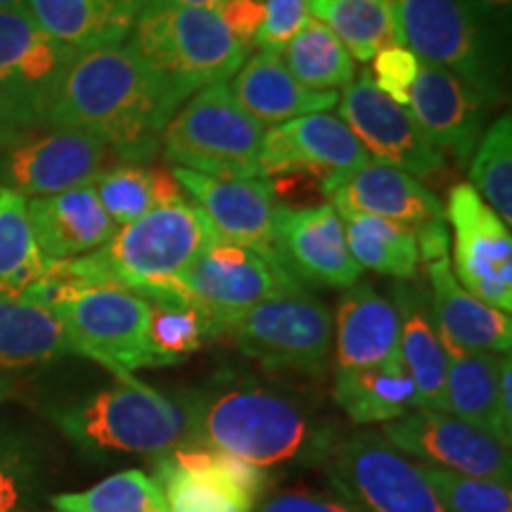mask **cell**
Returning <instances> with one entry per match:
<instances>
[{
  "label": "cell",
  "instance_id": "50",
  "mask_svg": "<svg viewBox=\"0 0 512 512\" xmlns=\"http://www.w3.org/2000/svg\"><path fill=\"white\" fill-rule=\"evenodd\" d=\"M117 8L124 12V15H128L131 19H136L140 12H143L145 8H150L152 3H157V0H112Z\"/></svg>",
  "mask_w": 512,
  "mask_h": 512
},
{
  "label": "cell",
  "instance_id": "45",
  "mask_svg": "<svg viewBox=\"0 0 512 512\" xmlns=\"http://www.w3.org/2000/svg\"><path fill=\"white\" fill-rule=\"evenodd\" d=\"M27 458L10 437H0V512L15 508L27 479Z\"/></svg>",
  "mask_w": 512,
  "mask_h": 512
},
{
  "label": "cell",
  "instance_id": "7",
  "mask_svg": "<svg viewBox=\"0 0 512 512\" xmlns=\"http://www.w3.org/2000/svg\"><path fill=\"white\" fill-rule=\"evenodd\" d=\"M266 128L238 105L228 83L202 88L169 119L164 155L181 169L221 181L264 178L259 147Z\"/></svg>",
  "mask_w": 512,
  "mask_h": 512
},
{
  "label": "cell",
  "instance_id": "21",
  "mask_svg": "<svg viewBox=\"0 0 512 512\" xmlns=\"http://www.w3.org/2000/svg\"><path fill=\"white\" fill-rule=\"evenodd\" d=\"M408 105L441 155L448 152L458 164L470 162L484 133V117L489 110V102L482 95L446 69L420 60Z\"/></svg>",
  "mask_w": 512,
  "mask_h": 512
},
{
  "label": "cell",
  "instance_id": "20",
  "mask_svg": "<svg viewBox=\"0 0 512 512\" xmlns=\"http://www.w3.org/2000/svg\"><path fill=\"white\" fill-rule=\"evenodd\" d=\"M323 192L330 202H342L363 214L380 216L413 230L444 221V204L418 178L394 166L370 159L354 171L323 178Z\"/></svg>",
  "mask_w": 512,
  "mask_h": 512
},
{
  "label": "cell",
  "instance_id": "22",
  "mask_svg": "<svg viewBox=\"0 0 512 512\" xmlns=\"http://www.w3.org/2000/svg\"><path fill=\"white\" fill-rule=\"evenodd\" d=\"M427 275L432 283V320L441 347L446 354H510L512 347V320L494 306L479 302L463 290L451 271V259L427 264Z\"/></svg>",
  "mask_w": 512,
  "mask_h": 512
},
{
  "label": "cell",
  "instance_id": "8",
  "mask_svg": "<svg viewBox=\"0 0 512 512\" xmlns=\"http://www.w3.org/2000/svg\"><path fill=\"white\" fill-rule=\"evenodd\" d=\"M302 290V280L275 256L216 240L192 261L164 299H178L207 313L211 339H219L223 328L252 306Z\"/></svg>",
  "mask_w": 512,
  "mask_h": 512
},
{
  "label": "cell",
  "instance_id": "27",
  "mask_svg": "<svg viewBox=\"0 0 512 512\" xmlns=\"http://www.w3.org/2000/svg\"><path fill=\"white\" fill-rule=\"evenodd\" d=\"M332 396L356 425L392 422L420 408L415 384L399 354L377 366L337 368Z\"/></svg>",
  "mask_w": 512,
  "mask_h": 512
},
{
  "label": "cell",
  "instance_id": "11",
  "mask_svg": "<svg viewBox=\"0 0 512 512\" xmlns=\"http://www.w3.org/2000/svg\"><path fill=\"white\" fill-rule=\"evenodd\" d=\"M339 494L370 512H444L420 465L377 432H356L330 453Z\"/></svg>",
  "mask_w": 512,
  "mask_h": 512
},
{
  "label": "cell",
  "instance_id": "19",
  "mask_svg": "<svg viewBox=\"0 0 512 512\" xmlns=\"http://www.w3.org/2000/svg\"><path fill=\"white\" fill-rule=\"evenodd\" d=\"M174 178L188 192L195 207L202 209L219 240L275 256V211L273 185L266 178L221 181L176 166Z\"/></svg>",
  "mask_w": 512,
  "mask_h": 512
},
{
  "label": "cell",
  "instance_id": "9",
  "mask_svg": "<svg viewBox=\"0 0 512 512\" xmlns=\"http://www.w3.org/2000/svg\"><path fill=\"white\" fill-rule=\"evenodd\" d=\"M221 337L271 370L318 373L330 361L335 320L328 306L302 290L252 306L228 323Z\"/></svg>",
  "mask_w": 512,
  "mask_h": 512
},
{
  "label": "cell",
  "instance_id": "3",
  "mask_svg": "<svg viewBox=\"0 0 512 512\" xmlns=\"http://www.w3.org/2000/svg\"><path fill=\"white\" fill-rule=\"evenodd\" d=\"M216 240L219 235L200 207L192 202L164 204L117 228L95 252L48 264V271L74 292L112 287L145 299H164L192 261Z\"/></svg>",
  "mask_w": 512,
  "mask_h": 512
},
{
  "label": "cell",
  "instance_id": "18",
  "mask_svg": "<svg viewBox=\"0 0 512 512\" xmlns=\"http://www.w3.org/2000/svg\"><path fill=\"white\" fill-rule=\"evenodd\" d=\"M370 159L373 157L349 131V126L328 112L306 114V117L271 126L259 147L261 176L306 171V174L328 178L332 174L354 171Z\"/></svg>",
  "mask_w": 512,
  "mask_h": 512
},
{
  "label": "cell",
  "instance_id": "43",
  "mask_svg": "<svg viewBox=\"0 0 512 512\" xmlns=\"http://www.w3.org/2000/svg\"><path fill=\"white\" fill-rule=\"evenodd\" d=\"M420 60L411 50L403 46H394L382 50L373 57V69H370V79H373L375 88L392 98L396 105L408 107L411 100V88L415 76H418Z\"/></svg>",
  "mask_w": 512,
  "mask_h": 512
},
{
  "label": "cell",
  "instance_id": "35",
  "mask_svg": "<svg viewBox=\"0 0 512 512\" xmlns=\"http://www.w3.org/2000/svg\"><path fill=\"white\" fill-rule=\"evenodd\" d=\"M470 185L496 211L505 226L512 223V119L498 117L482 133L470 157Z\"/></svg>",
  "mask_w": 512,
  "mask_h": 512
},
{
  "label": "cell",
  "instance_id": "26",
  "mask_svg": "<svg viewBox=\"0 0 512 512\" xmlns=\"http://www.w3.org/2000/svg\"><path fill=\"white\" fill-rule=\"evenodd\" d=\"M396 313H399V354L403 368L411 375L418 392L420 408L444 411V384L448 356L437 335L432 309L420 287L396 290Z\"/></svg>",
  "mask_w": 512,
  "mask_h": 512
},
{
  "label": "cell",
  "instance_id": "30",
  "mask_svg": "<svg viewBox=\"0 0 512 512\" xmlns=\"http://www.w3.org/2000/svg\"><path fill=\"white\" fill-rule=\"evenodd\" d=\"M72 354L60 318L24 297H0V370L41 366Z\"/></svg>",
  "mask_w": 512,
  "mask_h": 512
},
{
  "label": "cell",
  "instance_id": "34",
  "mask_svg": "<svg viewBox=\"0 0 512 512\" xmlns=\"http://www.w3.org/2000/svg\"><path fill=\"white\" fill-rule=\"evenodd\" d=\"M31 230L27 200L12 190H0V297H22L46 273Z\"/></svg>",
  "mask_w": 512,
  "mask_h": 512
},
{
  "label": "cell",
  "instance_id": "2",
  "mask_svg": "<svg viewBox=\"0 0 512 512\" xmlns=\"http://www.w3.org/2000/svg\"><path fill=\"white\" fill-rule=\"evenodd\" d=\"M190 444L238 456L256 467L320 463L335 434L309 408L261 384H228L181 399Z\"/></svg>",
  "mask_w": 512,
  "mask_h": 512
},
{
  "label": "cell",
  "instance_id": "40",
  "mask_svg": "<svg viewBox=\"0 0 512 512\" xmlns=\"http://www.w3.org/2000/svg\"><path fill=\"white\" fill-rule=\"evenodd\" d=\"M91 185L117 228L128 226L147 211L157 209L152 169H145L143 164L114 166V169L102 171Z\"/></svg>",
  "mask_w": 512,
  "mask_h": 512
},
{
  "label": "cell",
  "instance_id": "42",
  "mask_svg": "<svg viewBox=\"0 0 512 512\" xmlns=\"http://www.w3.org/2000/svg\"><path fill=\"white\" fill-rule=\"evenodd\" d=\"M311 17V0H264V24L256 34L254 46L264 53L283 55L287 43L297 36Z\"/></svg>",
  "mask_w": 512,
  "mask_h": 512
},
{
  "label": "cell",
  "instance_id": "14",
  "mask_svg": "<svg viewBox=\"0 0 512 512\" xmlns=\"http://www.w3.org/2000/svg\"><path fill=\"white\" fill-rule=\"evenodd\" d=\"M380 434L408 456H418L458 475L510 486V446L470 422L453 418L451 413L415 408L387 422Z\"/></svg>",
  "mask_w": 512,
  "mask_h": 512
},
{
  "label": "cell",
  "instance_id": "24",
  "mask_svg": "<svg viewBox=\"0 0 512 512\" xmlns=\"http://www.w3.org/2000/svg\"><path fill=\"white\" fill-rule=\"evenodd\" d=\"M228 88L242 110L264 128L328 112L339 102L337 91H311L302 86L285 67L283 57L264 50L245 60Z\"/></svg>",
  "mask_w": 512,
  "mask_h": 512
},
{
  "label": "cell",
  "instance_id": "36",
  "mask_svg": "<svg viewBox=\"0 0 512 512\" xmlns=\"http://www.w3.org/2000/svg\"><path fill=\"white\" fill-rule=\"evenodd\" d=\"M147 344L157 356L159 366H176L211 339L207 313L178 299H147Z\"/></svg>",
  "mask_w": 512,
  "mask_h": 512
},
{
  "label": "cell",
  "instance_id": "13",
  "mask_svg": "<svg viewBox=\"0 0 512 512\" xmlns=\"http://www.w3.org/2000/svg\"><path fill=\"white\" fill-rule=\"evenodd\" d=\"M110 147L72 128L29 131L0 150V183L24 200L60 195L88 185L107 171ZM0 185V188H3Z\"/></svg>",
  "mask_w": 512,
  "mask_h": 512
},
{
  "label": "cell",
  "instance_id": "47",
  "mask_svg": "<svg viewBox=\"0 0 512 512\" xmlns=\"http://www.w3.org/2000/svg\"><path fill=\"white\" fill-rule=\"evenodd\" d=\"M29 131H36L27 119V114L17 107V102L10 98L8 91L0 86V150L15 143L17 138L27 136Z\"/></svg>",
  "mask_w": 512,
  "mask_h": 512
},
{
  "label": "cell",
  "instance_id": "44",
  "mask_svg": "<svg viewBox=\"0 0 512 512\" xmlns=\"http://www.w3.org/2000/svg\"><path fill=\"white\" fill-rule=\"evenodd\" d=\"M256 512H363V508H358L347 496L335 498L297 486V489L261 496L256 501Z\"/></svg>",
  "mask_w": 512,
  "mask_h": 512
},
{
  "label": "cell",
  "instance_id": "10",
  "mask_svg": "<svg viewBox=\"0 0 512 512\" xmlns=\"http://www.w3.org/2000/svg\"><path fill=\"white\" fill-rule=\"evenodd\" d=\"M67 332L72 354L93 358L114 377L140 368H162L147 344L150 302L133 292L91 287L50 309Z\"/></svg>",
  "mask_w": 512,
  "mask_h": 512
},
{
  "label": "cell",
  "instance_id": "53",
  "mask_svg": "<svg viewBox=\"0 0 512 512\" xmlns=\"http://www.w3.org/2000/svg\"><path fill=\"white\" fill-rule=\"evenodd\" d=\"M0 10H27V0H0Z\"/></svg>",
  "mask_w": 512,
  "mask_h": 512
},
{
  "label": "cell",
  "instance_id": "33",
  "mask_svg": "<svg viewBox=\"0 0 512 512\" xmlns=\"http://www.w3.org/2000/svg\"><path fill=\"white\" fill-rule=\"evenodd\" d=\"M280 57L294 79L311 91L347 88L356 79L354 57L316 17L306 19Z\"/></svg>",
  "mask_w": 512,
  "mask_h": 512
},
{
  "label": "cell",
  "instance_id": "32",
  "mask_svg": "<svg viewBox=\"0 0 512 512\" xmlns=\"http://www.w3.org/2000/svg\"><path fill=\"white\" fill-rule=\"evenodd\" d=\"M311 17L323 22L361 62L401 46L394 0H311Z\"/></svg>",
  "mask_w": 512,
  "mask_h": 512
},
{
  "label": "cell",
  "instance_id": "52",
  "mask_svg": "<svg viewBox=\"0 0 512 512\" xmlns=\"http://www.w3.org/2000/svg\"><path fill=\"white\" fill-rule=\"evenodd\" d=\"M12 394H15V382L8 380V377H0V403L8 401Z\"/></svg>",
  "mask_w": 512,
  "mask_h": 512
},
{
  "label": "cell",
  "instance_id": "23",
  "mask_svg": "<svg viewBox=\"0 0 512 512\" xmlns=\"http://www.w3.org/2000/svg\"><path fill=\"white\" fill-rule=\"evenodd\" d=\"M27 214L36 245L48 264L91 254L117 233L91 183L60 195L27 200Z\"/></svg>",
  "mask_w": 512,
  "mask_h": 512
},
{
  "label": "cell",
  "instance_id": "16",
  "mask_svg": "<svg viewBox=\"0 0 512 512\" xmlns=\"http://www.w3.org/2000/svg\"><path fill=\"white\" fill-rule=\"evenodd\" d=\"M76 55L41 31L27 10H0V86L34 128L46 126L57 88Z\"/></svg>",
  "mask_w": 512,
  "mask_h": 512
},
{
  "label": "cell",
  "instance_id": "41",
  "mask_svg": "<svg viewBox=\"0 0 512 512\" xmlns=\"http://www.w3.org/2000/svg\"><path fill=\"white\" fill-rule=\"evenodd\" d=\"M444 512H512L508 484L467 477L437 465H420Z\"/></svg>",
  "mask_w": 512,
  "mask_h": 512
},
{
  "label": "cell",
  "instance_id": "38",
  "mask_svg": "<svg viewBox=\"0 0 512 512\" xmlns=\"http://www.w3.org/2000/svg\"><path fill=\"white\" fill-rule=\"evenodd\" d=\"M155 482L162 489L169 512H249L219 479L178 467L169 453L157 460Z\"/></svg>",
  "mask_w": 512,
  "mask_h": 512
},
{
  "label": "cell",
  "instance_id": "17",
  "mask_svg": "<svg viewBox=\"0 0 512 512\" xmlns=\"http://www.w3.org/2000/svg\"><path fill=\"white\" fill-rule=\"evenodd\" d=\"M275 254L302 283L349 290L363 273L349 252L342 219L330 202L311 209L278 204Z\"/></svg>",
  "mask_w": 512,
  "mask_h": 512
},
{
  "label": "cell",
  "instance_id": "25",
  "mask_svg": "<svg viewBox=\"0 0 512 512\" xmlns=\"http://www.w3.org/2000/svg\"><path fill=\"white\" fill-rule=\"evenodd\" d=\"M337 368H368L396 356L399 313L373 285H351L335 316Z\"/></svg>",
  "mask_w": 512,
  "mask_h": 512
},
{
  "label": "cell",
  "instance_id": "1",
  "mask_svg": "<svg viewBox=\"0 0 512 512\" xmlns=\"http://www.w3.org/2000/svg\"><path fill=\"white\" fill-rule=\"evenodd\" d=\"M178 102L126 43L79 53L50 105L46 126L100 138L126 164L155 155Z\"/></svg>",
  "mask_w": 512,
  "mask_h": 512
},
{
  "label": "cell",
  "instance_id": "51",
  "mask_svg": "<svg viewBox=\"0 0 512 512\" xmlns=\"http://www.w3.org/2000/svg\"><path fill=\"white\" fill-rule=\"evenodd\" d=\"M171 3H176V5H188V8H202V10H214V12H219L221 5L226 3V0H171Z\"/></svg>",
  "mask_w": 512,
  "mask_h": 512
},
{
  "label": "cell",
  "instance_id": "49",
  "mask_svg": "<svg viewBox=\"0 0 512 512\" xmlns=\"http://www.w3.org/2000/svg\"><path fill=\"white\" fill-rule=\"evenodd\" d=\"M498 408H501L503 425L512 432V361H510V354L501 356V368H498Z\"/></svg>",
  "mask_w": 512,
  "mask_h": 512
},
{
  "label": "cell",
  "instance_id": "46",
  "mask_svg": "<svg viewBox=\"0 0 512 512\" xmlns=\"http://www.w3.org/2000/svg\"><path fill=\"white\" fill-rule=\"evenodd\" d=\"M219 15L230 34L249 50L264 24V0H226Z\"/></svg>",
  "mask_w": 512,
  "mask_h": 512
},
{
  "label": "cell",
  "instance_id": "12",
  "mask_svg": "<svg viewBox=\"0 0 512 512\" xmlns=\"http://www.w3.org/2000/svg\"><path fill=\"white\" fill-rule=\"evenodd\" d=\"M453 230L451 271L463 290L494 309L512 311V238L470 183L453 185L444 209Z\"/></svg>",
  "mask_w": 512,
  "mask_h": 512
},
{
  "label": "cell",
  "instance_id": "48",
  "mask_svg": "<svg viewBox=\"0 0 512 512\" xmlns=\"http://www.w3.org/2000/svg\"><path fill=\"white\" fill-rule=\"evenodd\" d=\"M491 24L494 31H508L512 0H467Z\"/></svg>",
  "mask_w": 512,
  "mask_h": 512
},
{
  "label": "cell",
  "instance_id": "28",
  "mask_svg": "<svg viewBox=\"0 0 512 512\" xmlns=\"http://www.w3.org/2000/svg\"><path fill=\"white\" fill-rule=\"evenodd\" d=\"M29 17L62 46L88 53L126 43L133 19L112 0H27Z\"/></svg>",
  "mask_w": 512,
  "mask_h": 512
},
{
  "label": "cell",
  "instance_id": "29",
  "mask_svg": "<svg viewBox=\"0 0 512 512\" xmlns=\"http://www.w3.org/2000/svg\"><path fill=\"white\" fill-rule=\"evenodd\" d=\"M444 384V413L494 434L510 446L512 432L503 425L498 408V368L503 354H463L451 351Z\"/></svg>",
  "mask_w": 512,
  "mask_h": 512
},
{
  "label": "cell",
  "instance_id": "39",
  "mask_svg": "<svg viewBox=\"0 0 512 512\" xmlns=\"http://www.w3.org/2000/svg\"><path fill=\"white\" fill-rule=\"evenodd\" d=\"M169 458L178 467H183V470L202 472V475L219 479L249 510L254 508L261 496H266L268 472L264 467H256L238 456H230V453L214 451V448H204L185 441V444L169 453Z\"/></svg>",
  "mask_w": 512,
  "mask_h": 512
},
{
  "label": "cell",
  "instance_id": "4",
  "mask_svg": "<svg viewBox=\"0 0 512 512\" xmlns=\"http://www.w3.org/2000/svg\"><path fill=\"white\" fill-rule=\"evenodd\" d=\"M126 46L178 105L202 88L233 79L249 53L230 34L219 12L171 0H157L133 19Z\"/></svg>",
  "mask_w": 512,
  "mask_h": 512
},
{
  "label": "cell",
  "instance_id": "31",
  "mask_svg": "<svg viewBox=\"0 0 512 512\" xmlns=\"http://www.w3.org/2000/svg\"><path fill=\"white\" fill-rule=\"evenodd\" d=\"M342 219L344 238L354 261L368 271L392 275L396 280H413L418 275V242L413 230L399 223L363 214L342 202H330Z\"/></svg>",
  "mask_w": 512,
  "mask_h": 512
},
{
  "label": "cell",
  "instance_id": "37",
  "mask_svg": "<svg viewBox=\"0 0 512 512\" xmlns=\"http://www.w3.org/2000/svg\"><path fill=\"white\" fill-rule=\"evenodd\" d=\"M60 512H169L162 489L140 470H126L102 479L79 494L53 496Z\"/></svg>",
  "mask_w": 512,
  "mask_h": 512
},
{
  "label": "cell",
  "instance_id": "54",
  "mask_svg": "<svg viewBox=\"0 0 512 512\" xmlns=\"http://www.w3.org/2000/svg\"><path fill=\"white\" fill-rule=\"evenodd\" d=\"M0 190H3V188H0Z\"/></svg>",
  "mask_w": 512,
  "mask_h": 512
},
{
  "label": "cell",
  "instance_id": "6",
  "mask_svg": "<svg viewBox=\"0 0 512 512\" xmlns=\"http://www.w3.org/2000/svg\"><path fill=\"white\" fill-rule=\"evenodd\" d=\"M399 43L458 76L489 102L503 100V60L491 24L467 0H394Z\"/></svg>",
  "mask_w": 512,
  "mask_h": 512
},
{
  "label": "cell",
  "instance_id": "15",
  "mask_svg": "<svg viewBox=\"0 0 512 512\" xmlns=\"http://www.w3.org/2000/svg\"><path fill=\"white\" fill-rule=\"evenodd\" d=\"M339 119L377 162L406 171L413 178H432L444 171L446 157L427 138L411 110L396 105L375 88L368 72L344 88L339 98Z\"/></svg>",
  "mask_w": 512,
  "mask_h": 512
},
{
  "label": "cell",
  "instance_id": "5",
  "mask_svg": "<svg viewBox=\"0 0 512 512\" xmlns=\"http://www.w3.org/2000/svg\"><path fill=\"white\" fill-rule=\"evenodd\" d=\"M60 430L86 453L166 456L188 441L185 403L159 394L133 375L57 411Z\"/></svg>",
  "mask_w": 512,
  "mask_h": 512
}]
</instances>
